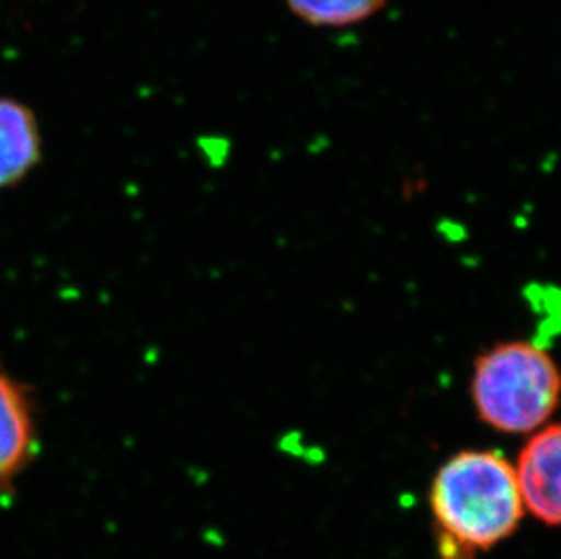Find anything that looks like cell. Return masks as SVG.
Segmentation results:
<instances>
[{
  "instance_id": "6da1fadb",
  "label": "cell",
  "mask_w": 561,
  "mask_h": 559,
  "mask_svg": "<svg viewBox=\"0 0 561 559\" xmlns=\"http://www.w3.org/2000/svg\"><path fill=\"white\" fill-rule=\"evenodd\" d=\"M430 503L442 538L469 552L511 538L525 516L513 464L491 448L453 454L433 478Z\"/></svg>"
},
{
  "instance_id": "7a4b0ae2",
  "label": "cell",
  "mask_w": 561,
  "mask_h": 559,
  "mask_svg": "<svg viewBox=\"0 0 561 559\" xmlns=\"http://www.w3.org/2000/svg\"><path fill=\"white\" fill-rule=\"evenodd\" d=\"M560 370L551 353L533 340L499 342L472 365V406L496 433H535L551 422L560 401Z\"/></svg>"
},
{
  "instance_id": "3957f363",
  "label": "cell",
  "mask_w": 561,
  "mask_h": 559,
  "mask_svg": "<svg viewBox=\"0 0 561 559\" xmlns=\"http://www.w3.org/2000/svg\"><path fill=\"white\" fill-rule=\"evenodd\" d=\"M525 512L547 527L561 520V431L549 422L529 434L513 465Z\"/></svg>"
},
{
  "instance_id": "277c9868",
  "label": "cell",
  "mask_w": 561,
  "mask_h": 559,
  "mask_svg": "<svg viewBox=\"0 0 561 559\" xmlns=\"http://www.w3.org/2000/svg\"><path fill=\"white\" fill-rule=\"evenodd\" d=\"M37 453V420L26 386L0 364V497L26 470Z\"/></svg>"
},
{
  "instance_id": "5b68a950",
  "label": "cell",
  "mask_w": 561,
  "mask_h": 559,
  "mask_svg": "<svg viewBox=\"0 0 561 559\" xmlns=\"http://www.w3.org/2000/svg\"><path fill=\"white\" fill-rule=\"evenodd\" d=\"M43 159V137L35 113L22 102L0 96V190L21 184Z\"/></svg>"
},
{
  "instance_id": "8992f818",
  "label": "cell",
  "mask_w": 561,
  "mask_h": 559,
  "mask_svg": "<svg viewBox=\"0 0 561 559\" xmlns=\"http://www.w3.org/2000/svg\"><path fill=\"white\" fill-rule=\"evenodd\" d=\"M389 0H286L287 10L306 26L345 30L380 15Z\"/></svg>"
}]
</instances>
